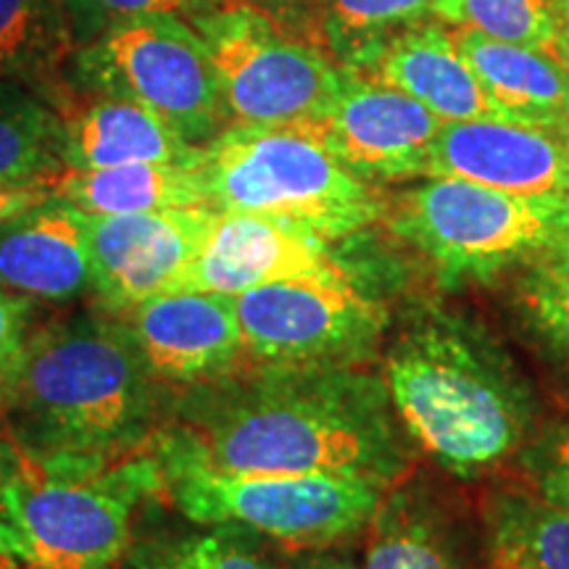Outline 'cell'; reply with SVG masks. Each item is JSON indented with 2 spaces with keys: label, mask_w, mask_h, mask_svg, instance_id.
Here are the masks:
<instances>
[{
  "label": "cell",
  "mask_w": 569,
  "mask_h": 569,
  "mask_svg": "<svg viewBox=\"0 0 569 569\" xmlns=\"http://www.w3.org/2000/svg\"><path fill=\"white\" fill-rule=\"evenodd\" d=\"M246 3L248 6H259V9H264L269 13H274V17H280V13L301 11L303 6L322 3V0H246Z\"/></svg>",
  "instance_id": "cell-35"
},
{
  "label": "cell",
  "mask_w": 569,
  "mask_h": 569,
  "mask_svg": "<svg viewBox=\"0 0 569 569\" xmlns=\"http://www.w3.org/2000/svg\"><path fill=\"white\" fill-rule=\"evenodd\" d=\"M451 34L503 119L569 127V63L465 27Z\"/></svg>",
  "instance_id": "cell-19"
},
{
  "label": "cell",
  "mask_w": 569,
  "mask_h": 569,
  "mask_svg": "<svg viewBox=\"0 0 569 569\" xmlns=\"http://www.w3.org/2000/svg\"><path fill=\"white\" fill-rule=\"evenodd\" d=\"M351 71L407 92L440 122L503 119L459 51L451 27L438 19L419 21L393 34Z\"/></svg>",
  "instance_id": "cell-16"
},
{
  "label": "cell",
  "mask_w": 569,
  "mask_h": 569,
  "mask_svg": "<svg viewBox=\"0 0 569 569\" xmlns=\"http://www.w3.org/2000/svg\"><path fill=\"white\" fill-rule=\"evenodd\" d=\"M63 122L30 84L0 80V182L61 180Z\"/></svg>",
  "instance_id": "cell-23"
},
{
  "label": "cell",
  "mask_w": 569,
  "mask_h": 569,
  "mask_svg": "<svg viewBox=\"0 0 569 569\" xmlns=\"http://www.w3.org/2000/svg\"><path fill=\"white\" fill-rule=\"evenodd\" d=\"M67 48L56 0H0V80H46Z\"/></svg>",
  "instance_id": "cell-25"
},
{
  "label": "cell",
  "mask_w": 569,
  "mask_h": 569,
  "mask_svg": "<svg viewBox=\"0 0 569 569\" xmlns=\"http://www.w3.org/2000/svg\"><path fill=\"white\" fill-rule=\"evenodd\" d=\"M159 490L148 448L119 461H63L9 440L3 519L13 557L30 569H111L130 551L140 501Z\"/></svg>",
  "instance_id": "cell-4"
},
{
  "label": "cell",
  "mask_w": 569,
  "mask_h": 569,
  "mask_svg": "<svg viewBox=\"0 0 569 569\" xmlns=\"http://www.w3.org/2000/svg\"><path fill=\"white\" fill-rule=\"evenodd\" d=\"M427 177H461L519 196L569 198V127L472 119L446 122Z\"/></svg>",
  "instance_id": "cell-14"
},
{
  "label": "cell",
  "mask_w": 569,
  "mask_h": 569,
  "mask_svg": "<svg viewBox=\"0 0 569 569\" xmlns=\"http://www.w3.org/2000/svg\"><path fill=\"white\" fill-rule=\"evenodd\" d=\"M409 436L382 375L359 367H243L172 390L151 457L159 472L367 475L403 480Z\"/></svg>",
  "instance_id": "cell-1"
},
{
  "label": "cell",
  "mask_w": 569,
  "mask_h": 569,
  "mask_svg": "<svg viewBox=\"0 0 569 569\" xmlns=\"http://www.w3.org/2000/svg\"><path fill=\"white\" fill-rule=\"evenodd\" d=\"M198 163H124L88 172L67 169L59 180V198L92 217L196 209L209 206Z\"/></svg>",
  "instance_id": "cell-20"
},
{
  "label": "cell",
  "mask_w": 569,
  "mask_h": 569,
  "mask_svg": "<svg viewBox=\"0 0 569 569\" xmlns=\"http://www.w3.org/2000/svg\"><path fill=\"white\" fill-rule=\"evenodd\" d=\"M557 32L559 53L569 63V0H557Z\"/></svg>",
  "instance_id": "cell-36"
},
{
  "label": "cell",
  "mask_w": 569,
  "mask_h": 569,
  "mask_svg": "<svg viewBox=\"0 0 569 569\" xmlns=\"http://www.w3.org/2000/svg\"><path fill=\"white\" fill-rule=\"evenodd\" d=\"M532 490L569 511V422L540 436L525 453Z\"/></svg>",
  "instance_id": "cell-31"
},
{
  "label": "cell",
  "mask_w": 569,
  "mask_h": 569,
  "mask_svg": "<svg viewBox=\"0 0 569 569\" xmlns=\"http://www.w3.org/2000/svg\"><path fill=\"white\" fill-rule=\"evenodd\" d=\"M63 163L71 172L124 163H198L203 148L190 146L159 113L127 98L92 96L88 106L63 109Z\"/></svg>",
  "instance_id": "cell-18"
},
{
  "label": "cell",
  "mask_w": 569,
  "mask_h": 569,
  "mask_svg": "<svg viewBox=\"0 0 569 569\" xmlns=\"http://www.w3.org/2000/svg\"><path fill=\"white\" fill-rule=\"evenodd\" d=\"M71 77L90 96L146 106L190 146H209L232 124L203 38L177 13L127 21L74 48Z\"/></svg>",
  "instance_id": "cell-8"
},
{
  "label": "cell",
  "mask_w": 569,
  "mask_h": 569,
  "mask_svg": "<svg viewBox=\"0 0 569 569\" xmlns=\"http://www.w3.org/2000/svg\"><path fill=\"white\" fill-rule=\"evenodd\" d=\"M390 407L411 443L461 480L493 472L528 448L538 398L488 327L425 306L382 361Z\"/></svg>",
  "instance_id": "cell-2"
},
{
  "label": "cell",
  "mask_w": 569,
  "mask_h": 569,
  "mask_svg": "<svg viewBox=\"0 0 569 569\" xmlns=\"http://www.w3.org/2000/svg\"><path fill=\"white\" fill-rule=\"evenodd\" d=\"M38 301L0 288V409L17 380L32 336L38 332Z\"/></svg>",
  "instance_id": "cell-30"
},
{
  "label": "cell",
  "mask_w": 569,
  "mask_h": 569,
  "mask_svg": "<svg viewBox=\"0 0 569 569\" xmlns=\"http://www.w3.org/2000/svg\"><path fill=\"white\" fill-rule=\"evenodd\" d=\"M367 532L365 569H461L443 511L419 482L390 486Z\"/></svg>",
  "instance_id": "cell-21"
},
{
  "label": "cell",
  "mask_w": 569,
  "mask_h": 569,
  "mask_svg": "<svg viewBox=\"0 0 569 569\" xmlns=\"http://www.w3.org/2000/svg\"><path fill=\"white\" fill-rule=\"evenodd\" d=\"M567 113H569V109H567Z\"/></svg>",
  "instance_id": "cell-39"
},
{
  "label": "cell",
  "mask_w": 569,
  "mask_h": 569,
  "mask_svg": "<svg viewBox=\"0 0 569 569\" xmlns=\"http://www.w3.org/2000/svg\"><path fill=\"white\" fill-rule=\"evenodd\" d=\"M398 238L430 261L440 282L490 280L536 261L569 230V198L519 196L461 177L425 182L388 201Z\"/></svg>",
  "instance_id": "cell-6"
},
{
  "label": "cell",
  "mask_w": 569,
  "mask_h": 569,
  "mask_svg": "<svg viewBox=\"0 0 569 569\" xmlns=\"http://www.w3.org/2000/svg\"><path fill=\"white\" fill-rule=\"evenodd\" d=\"M248 367H359L388 330L386 306L351 274L282 280L234 296Z\"/></svg>",
  "instance_id": "cell-10"
},
{
  "label": "cell",
  "mask_w": 569,
  "mask_h": 569,
  "mask_svg": "<svg viewBox=\"0 0 569 569\" xmlns=\"http://www.w3.org/2000/svg\"><path fill=\"white\" fill-rule=\"evenodd\" d=\"M296 569H356V567L351 561H343L336 557H311V559H303Z\"/></svg>",
  "instance_id": "cell-37"
},
{
  "label": "cell",
  "mask_w": 569,
  "mask_h": 569,
  "mask_svg": "<svg viewBox=\"0 0 569 569\" xmlns=\"http://www.w3.org/2000/svg\"><path fill=\"white\" fill-rule=\"evenodd\" d=\"M530 267H536L543 274L557 277L561 282H569V230L561 234L557 243L546 248Z\"/></svg>",
  "instance_id": "cell-33"
},
{
  "label": "cell",
  "mask_w": 569,
  "mask_h": 569,
  "mask_svg": "<svg viewBox=\"0 0 569 569\" xmlns=\"http://www.w3.org/2000/svg\"><path fill=\"white\" fill-rule=\"evenodd\" d=\"M0 288L51 303L90 293L84 213L56 196L0 224Z\"/></svg>",
  "instance_id": "cell-17"
},
{
  "label": "cell",
  "mask_w": 569,
  "mask_h": 569,
  "mask_svg": "<svg viewBox=\"0 0 569 569\" xmlns=\"http://www.w3.org/2000/svg\"><path fill=\"white\" fill-rule=\"evenodd\" d=\"M213 3L219 0H56L71 48L88 46L90 40L127 21L153 17V13H177L193 19L198 13L211 11Z\"/></svg>",
  "instance_id": "cell-29"
},
{
  "label": "cell",
  "mask_w": 569,
  "mask_h": 569,
  "mask_svg": "<svg viewBox=\"0 0 569 569\" xmlns=\"http://www.w3.org/2000/svg\"><path fill=\"white\" fill-rule=\"evenodd\" d=\"M0 569H30L24 561L9 557V553H0Z\"/></svg>",
  "instance_id": "cell-38"
},
{
  "label": "cell",
  "mask_w": 569,
  "mask_h": 569,
  "mask_svg": "<svg viewBox=\"0 0 569 569\" xmlns=\"http://www.w3.org/2000/svg\"><path fill=\"white\" fill-rule=\"evenodd\" d=\"M515 301L532 343L569 382V282L530 267L517 284Z\"/></svg>",
  "instance_id": "cell-28"
},
{
  "label": "cell",
  "mask_w": 569,
  "mask_h": 569,
  "mask_svg": "<svg viewBox=\"0 0 569 569\" xmlns=\"http://www.w3.org/2000/svg\"><path fill=\"white\" fill-rule=\"evenodd\" d=\"M486 528V569H569V511L536 490H496Z\"/></svg>",
  "instance_id": "cell-22"
},
{
  "label": "cell",
  "mask_w": 569,
  "mask_h": 569,
  "mask_svg": "<svg viewBox=\"0 0 569 569\" xmlns=\"http://www.w3.org/2000/svg\"><path fill=\"white\" fill-rule=\"evenodd\" d=\"M440 122L407 92L346 69L330 106L306 127L367 182L427 177Z\"/></svg>",
  "instance_id": "cell-12"
},
{
  "label": "cell",
  "mask_w": 569,
  "mask_h": 569,
  "mask_svg": "<svg viewBox=\"0 0 569 569\" xmlns=\"http://www.w3.org/2000/svg\"><path fill=\"white\" fill-rule=\"evenodd\" d=\"M167 398L122 319L92 311L38 327L0 427L40 459L119 461L151 446Z\"/></svg>",
  "instance_id": "cell-3"
},
{
  "label": "cell",
  "mask_w": 569,
  "mask_h": 569,
  "mask_svg": "<svg viewBox=\"0 0 569 569\" xmlns=\"http://www.w3.org/2000/svg\"><path fill=\"white\" fill-rule=\"evenodd\" d=\"M217 71L232 124H309L330 106L346 67L259 6L230 3L190 19Z\"/></svg>",
  "instance_id": "cell-9"
},
{
  "label": "cell",
  "mask_w": 569,
  "mask_h": 569,
  "mask_svg": "<svg viewBox=\"0 0 569 569\" xmlns=\"http://www.w3.org/2000/svg\"><path fill=\"white\" fill-rule=\"evenodd\" d=\"M193 536L153 538L132 549V569H277L253 549L243 530L209 525Z\"/></svg>",
  "instance_id": "cell-27"
},
{
  "label": "cell",
  "mask_w": 569,
  "mask_h": 569,
  "mask_svg": "<svg viewBox=\"0 0 569 569\" xmlns=\"http://www.w3.org/2000/svg\"><path fill=\"white\" fill-rule=\"evenodd\" d=\"M436 19L561 59L557 0H438Z\"/></svg>",
  "instance_id": "cell-26"
},
{
  "label": "cell",
  "mask_w": 569,
  "mask_h": 569,
  "mask_svg": "<svg viewBox=\"0 0 569 569\" xmlns=\"http://www.w3.org/2000/svg\"><path fill=\"white\" fill-rule=\"evenodd\" d=\"M117 317L130 330L142 365L167 390L203 386L248 367L232 296L180 290Z\"/></svg>",
  "instance_id": "cell-13"
},
{
  "label": "cell",
  "mask_w": 569,
  "mask_h": 569,
  "mask_svg": "<svg viewBox=\"0 0 569 569\" xmlns=\"http://www.w3.org/2000/svg\"><path fill=\"white\" fill-rule=\"evenodd\" d=\"M209 209L253 213L343 240L386 219L388 201L306 124H230L203 146Z\"/></svg>",
  "instance_id": "cell-5"
},
{
  "label": "cell",
  "mask_w": 569,
  "mask_h": 569,
  "mask_svg": "<svg viewBox=\"0 0 569 569\" xmlns=\"http://www.w3.org/2000/svg\"><path fill=\"white\" fill-rule=\"evenodd\" d=\"M336 272H346V264L330 251V240L267 217L217 211L180 290L234 298L261 284Z\"/></svg>",
  "instance_id": "cell-15"
},
{
  "label": "cell",
  "mask_w": 569,
  "mask_h": 569,
  "mask_svg": "<svg viewBox=\"0 0 569 569\" xmlns=\"http://www.w3.org/2000/svg\"><path fill=\"white\" fill-rule=\"evenodd\" d=\"M209 206L92 217L84 213L90 293L101 311L124 315L148 298L177 293L206 243Z\"/></svg>",
  "instance_id": "cell-11"
},
{
  "label": "cell",
  "mask_w": 569,
  "mask_h": 569,
  "mask_svg": "<svg viewBox=\"0 0 569 569\" xmlns=\"http://www.w3.org/2000/svg\"><path fill=\"white\" fill-rule=\"evenodd\" d=\"M438 0H322L325 48L340 67L359 69L382 42L436 19Z\"/></svg>",
  "instance_id": "cell-24"
},
{
  "label": "cell",
  "mask_w": 569,
  "mask_h": 569,
  "mask_svg": "<svg viewBox=\"0 0 569 569\" xmlns=\"http://www.w3.org/2000/svg\"><path fill=\"white\" fill-rule=\"evenodd\" d=\"M59 196V180L34 182H0V224L11 222L19 213Z\"/></svg>",
  "instance_id": "cell-32"
},
{
  "label": "cell",
  "mask_w": 569,
  "mask_h": 569,
  "mask_svg": "<svg viewBox=\"0 0 569 569\" xmlns=\"http://www.w3.org/2000/svg\"><path fill=\"white\" fill-rule=\"evenodd\" d=\"M6 472H9V438H6L3 427H0V553H9V557H13L9 528H6V519H3V486H6ZM13 559H17V557H13Z\"/></svg>",
  "instance_id": "cell-34"
},
{
  "label": "cell",
  "mask_w": 569,
  "mask_h": 569,
  "mask_svg": "<svg viewBox=\"0 0 569 569\" xmlns=\"http://www.w3.org/2000/svg\"><path fill=\"white\" fill-rule=\"evenodd\" d=\"M161 490L196 525H232L293 551H322L367 530L388 482L367 475H224L167 469Z\"/></svg>",
  "instance_id": "cell-7"
}]
</instances>
